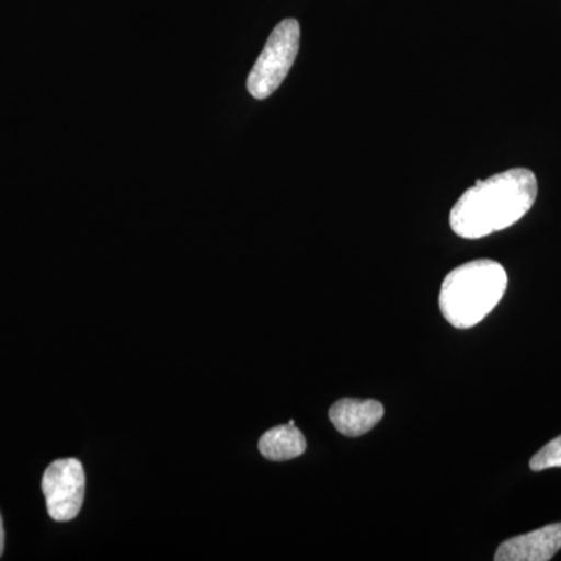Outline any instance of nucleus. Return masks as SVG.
I'll return each instance as SVG.
<instances>
[{
  "label": "nucleus",
  "mask_w": 561,
  "mask_h": 561,
  "mask_svg": "<svg viewBox=\"0 0 561 561\" xmlns=\"http://www.w3.org/2000/svg\"><path fill=\"white\" fill-rule=\"evenodd\" d=\"M537 194V176L529 169L496 173L461 195L449 214V224L460 238H485L522 220Z\"/></svg>",
  "instance_id": "1"
},
{
  "label": "nucleus",
  "mask_w": 561,
  "mask_h": 561,
  "mask_svg": "<svg viewBox=\"0 0 561 561\" xmlns=\"http://www.w3.org/2000/svg\"><path fill=\"white\" fill-rule=\"evenodd\" d=\"M507 272L500 262H467L446 275L440 290V311L457 330L481 323L507 290Z\"/></svg>",
  "instance_id": "2"
},
{
  "label": "nucleus",
  "mask_w": 561,
  "mask_h": 561,
  "mask_svg": "<svg viewBox=\"0 0 561 561\" xmlns=\"http://www.w3.org/2000/svg\"><path fill=\"white\" fill-rule=\"evenodd\" d=\"M300 35V24L291 18L280 21L273 28L264 50L247 79V90L254 99L265 101L273 92L278 91L297 58Z\"/></svg>",
  "instance_id": "3"
},
{
  "label": "nucleus",
  "mask_w": 561,
  "mask_h": 561,
  "mask_svg": "<svg viewBox=\"0 0 561 561\" xmlns=\"http://www.w3.org/2000/svg\"><path fill=\"white\" fill-rule=\"evenodd\" d=\"M43 493L47 512L55 522H70L81 511L84 500L83 465L77 459L55 460L43 476Z\"/></svg>",
  "instance_id": "4"
},
{
  "label": "nucleus",
  "mask_w": 561,
  "mask_h": 561,
  "mask_svg": "<svg viewBox=\"0 0 561 561\" xmlns=\"http://www.w3.org/2000/svg\"><path fill=\"white\" fill-rule=\"evenodd\" d=\"M561 549V523L502 542L496 561H549Z\"/></svg>",
  "instance_id": "5"
},
{
  "label": "nucleus",
  "mask_w": 561,
  "mask_h": 561,
  "mask_svg": "<svg viewBox=\"0 0 561 561\" xmlns=\"http://www.w3.org/2000/svg\"><path fill=\"white\" fill-rule=\"evenodd\" d=\"M383 416V405L375 400L343 398L330 409V420L335 430L346 437H360L370 432Z\"/></svg>",
  "instance_id": "6"
},
{
  "label": "nucleus",
  "mask_w": 561,
  "mask_h": 561,
  "mask_svg": "<svg viewBox=\"0 0 561 561\" xmlns=\"http://www.w3.org/2000/svg\"><path fill=\"white\" fill-rule=\"evenodd\" d=\"M308 448L305 435L295 424H283L265 432L260 440V451L265 459L286 461L297 459Z\"/></svg>",
  "instance_id": "7"
},
{
  "label": "nucleus",
  "mask_w": 561,
  "mask_h": 561,
  "mask_svg": "<svg viewBox=\"0 0 561 561\" xmlns=\"http://www.w3.org/2000/svg\"><path fill=\"white\" fill-rule=\"evenodd\" d=\"M549 468H561V435L549 442L545 448L535 454L530 460L531 471H545Z\"/></svg>",
  "instance_id": "8"
},
{
  "label": "nucleus",
  "mask_w": 561,
  "mask_h": 561,
  "mask_svg": "<svg viewBox=\"0 0 561 561\" xmlns=\"http://www.w3.org/2000/svg\"><path fill=\"white\" fill-rule=\"evenodd\" d=\"M3 546H5V530H3L2 515H0V557L3 553Z\"/></svg>",
  "instance_id": "9"
}]
</instances>
